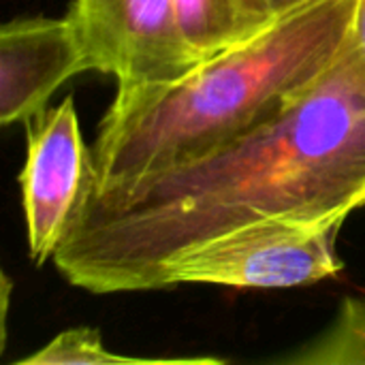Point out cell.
Segmentation results:
<instances>
[{
  "instance_id": "cell-4",
  "label": "cell",
  "mask_w": 365,
  "mask_h": 365,
  "mask_svg": "<svg viewBox=\"0 0 365 365\" xmlns=\"http://www.w3.org/2000/svg\"><path fill=\"white\" fill-rule=\"evenodd\" d=\"M66 15L94 71L115 77L118 92L171 83L205 60L175 0H73Z\"/></svg>"
},
{
  "instance_id": "cell-1",
  "label": "cell",
  "mask_w": 365,
  "mask_h": 365,
  "mask_svg": "<svg viewBox=\"0 0 365 365\" xmlns=\"http://www.w3.org/2000/svg\"><path fill=\"white\" fill-rule=\"evenodd\" d=\"M365 207V62L342 58L272 120L192 163L92 188L53 265L96 295L163 289L184 252L269 218Z\"/></svg>"
},
{
  "instance_id": "cell-10",
  "label": "cell",
  "mask_w": 365,
  "mask_h": 365,
  "mask_svg": "<svg viewBox=\"0 0 365 365\" xmlns=\"http://www.w3.org/2000/svg\"><path fill=\"white\" fill-rule=\"evenodd\" d=\"M267 2H269V6L276 11V15H280V13H287V11H291V9H297V6L306 4V2H310V0H267Z\"/></svg>"
},
{
  "instance_id": "cell-5",
  "label": "cell",
  "mask_w": 365,
  "mask_h": 365,
  "mask_svg": "<svg viewBox=\"0 0 365 365\" xmlns=\"http://www.w3.org/2000/svg\"><path fill=\"white\" fill-rule=\"evenodd\" d=\"M26 143L21 205L28 255L41 267L53 261L94 184L92 148L83 141L73 96L34 115Z\"/></svg>"
},
{
  "instance_id": "cell-3",
  "label": "cell",
  "mask_w": 365,
  "mask_h": 365,
  "mask_svg": "<svg viewBox=\"0 0 365 365\" xmlns=\"http://www.w3.org/2000/svg\"><path fill=\"white\" fill-rule=\"evenodd\" d=\"M344 222L269 218L229 231L184 252L163 278L178 284L233 289H293L334 278L344 269L336 242Z\"/></svg>"
},
{
  "instance_id": "cell-8",
  "label": "cell",
  "mask_w": 365,
  "mask_h": 365,
  "mask_svg": "<svg viewBox=\"0 0 365 365\" xmlns=\"http://www.w3.org/2000/svg\"><path fill=\"white\" fill-rule=\"evenodd\" d=\"M180 365V364H220L214 357H173V359H150L113 353L105 346L101 334L92 327H75L58 334L49 344L36 353L24 357L19 365Z\"/></svg>"
},
{
  "instance_id": "cell-9",
  "label": "cell",
  "mask_w": 365,
  "mask_h": 365,
  "mask_svg": "<svg viewBox=\"0 0 365 365\" xmlns=\"http://www.w3.org/2000/svg\"><path fill=\"white\" fill-rule=\"evenodd\" d=\"M351 41L365 62V0H357L355 9V19H353V30H351Z\"/></svg>"
},
{
  "instance_id": "cell-7",
  "label": "cell",
  "mask_w": 365,
  "mask_h": 365,
  "mask_svg": "<svg viewBox=\"0 0 365 365\" xmlns=\"http://www.w3.org/2000/svg\"><path fill=\"white\" fill-rule=\"evenodd\" d=\"M175 6L203 58L255 36L278 17L267 0H175Z\"/></svg>"
},
{
  "instance_id": "cell-6",
  "label": "cell",
  "mask_w": 365,
  "mask_h": 365,
  "mask_svg": "<svg viewBox=\"0 0 365 365\" xmlns=\"http://www.w3.org/2000/svg\"><path fill=\"white\" fill-rule=\"evenodd\" d=\"M94 71L68 15L13 19L0 30V122H30L68 79Z\"/></svg>"
},
{
  "instance_id": "cell-2",
  "label": "cell",
  "mask_w": 365,
  "mask_h": 365,
  "mask_svg": "<svg viewBox=\"0 0 365 365\" xmlns=\"http://www.w3.org/2000/svg\"><path fill=\"white\" fill-rule=\"evenodd\" d=\"M355 9L310 0L171 83L115 92L92 143V188L192 163L272 120L342 58Z\"/></svg>"
}]
</instances>
